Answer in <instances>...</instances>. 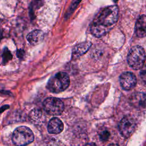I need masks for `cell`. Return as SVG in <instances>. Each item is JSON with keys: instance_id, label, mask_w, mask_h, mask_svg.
I'll use <instances>...</instances> for the list:
<instances>
[{"instance_id": "cell-1", "label": "cell", "mask_w": 146, "mask_h": 146, "mask_svg": "<svg viewBox=\"0 0 146 146\" xmlns=\"http://www.w3.org/2000/svg\"><path fill=\"white\" fill-rule=\"evenodd\" d=\"M119 17V9L115 5L102 9L94 19L91 31L93 35L100 37L109 32L116 23Z\"/></svg>"}, {"instance_id": "cell-2", "label": "cell", "mask_w": 146, "mask_h": 146, "mask_svg": "<svg viewBox=\"0 0 146 146\" xmlns=\"http://www.w3.org/2000/svg\"><path fill=\"white\" fill-rule=\"evenodd\" d=\"M69 76L64 72H59L52 76L47 84V89L54 93H59L66 90L70 85Z\"/></svg>"}, {"instance_id": "cell-3", "label": "cell", "mask_w": 146, "mask_h": 146, "mask_svg": "<svg viewBox=\"0 0 146 146\" xmlns=\"http://www.w3.org/2000/svg\"><path fill=\"white\" fill-rule=\"evenodd\" d=\"M145 53L143 47L140 46L132 47L128 52L127 62L129 66L135 70L142 68L145 64Z\"/></svg>"}, {"instance_id": "cell-4", "label": "cell", "mask_w": 146, "mask_h": 146, "mask_svg": "<svg viewBox=\"0 0 146 146\" xmlns=\"http://www.w3.org/2000/svg\"><path fill=\"white\" fill-rule=\"evenodd\" d=\"M34 139L33 131L26 126L16 128L12 135V142L15 146H25L33 142Z\"/></svg>"}, {"instance_id": "cell-5", "label": "cell", "mask_w": 146, "mask_h": 146, "mask_svg": "<svg viewBox=\"0 0 146 146\" xmlns=\"http://www.w3.org/2000/svg\"><path fill=\"white\" fill-rule=\"evenodd\" d=\"M44 110L51 115H59L64 110V104L56 98L50 97L46 99L43 103Z\"/></svg>"}, {"instance_id": "cell-6", "label": "cell", "mask_w": 146, "mask_h": 146, "mask_svg": "<svg viewBox=\"0 0 146 146\" xmlns=\"http://www.w3.org/2000/svg\"><path fill=\"white\" fill-rule=\"evenodd\" d=\"M135 119L129 116L124 117L120 121L118 128L120 134L124 137H129L134 132L136 128Z\"/></svg>"}, {"instance_id": "cell-7", "label": "cell", "mask_w": 146, "mask_h": 146, "mask_svg": "<svg viewBox=\"0 0 146 146\" xmlns=\"http://www.w3.org/2000/svg\"><path fill=\"white\" fill-rule=\"evenodd\" d=\"M119 82L122 88L126 91L132 90L136 84V78L131 72H123L119 78Z\"/></svg>"}, {"instance_id": "cell-8", "label": "cell", "mask_w": 146, "mask_h": 146, "mask_svg": "<svg viewBox=\"0 0 146 146\" xmlns=\"http://www.w3.org/2000/svg\"><path fill=\"white\" fill-rule=\"evenodd\" d=\"M92 43L89 41H84L75 46L72 51V56L75 59L84 54L90 48Z\"/></svg>"}, {"instance_id": "cell-9", "label": "cell", "mask_w": 146, "mask_h": 146, "mask_svg": "<svg viewBox=\"0 0 146 146\" xmlns=\"http://www.w3.org/2000/svg\"><path fill=\"white\" fill-rule=\"evenodd\" d=\"M63 122L58 117H52L47 126L48 132L51 134H58L63 131Z\"/></svg>"}, {"instance_id": "cell-10", "label": "cell", "mask_w": 146, "mask_h": 146, "mask_svg": "<svg viewBox=\"0 0 146 146\" xmlns=\"http://www.w3.org/2000/svg\"><path fill=\"white\" fill-rule=\"evenodd\" d=\"M146 18L144 14L140 15L137 19L135 27V33L137 36L143 38L145 36L146 28Z\"/></svg>"}, {"instance_id": "cell-11", "label": "cell", "mask_w": 146, "mask_h": 146, "mask_svg": "<svg viewBox=\"0 0 146 146\" xmlns=\"http://www.w3.org/2000/svg\"><path fill=\"white\" fill-rule=\"evenodd\" d=\"M26 38L31 45L35 46L42 42L44 39V33L40 30H34L29 33Z\"/></svg>"}, {"instance_id": "cell-12", "label": "cell", "mask_w": 146, "mask_h": 146, "mask_svg": "<svg viewBox=\"0 0 146 146\" xmlns=\"http://www.w3.org/2000/svg\"><path fill=\"white\" fill-rule=\"evenodd\" d=\"M2 58H3V63H6L9 62L12 58V54H11L10 51L8 50V48H5L3 50V54H2Z\"/></svg>"}, {"instance_id": "cell-13", "label": "cell", "mask_w": 146, "mask_h": 146, "mask_svg": "<svg viewBox=\"0 0 146 146\" xmlns=\"http://www.w3.org/2000/svg\"><path fill=\"white\" fill-rule=\"evenodd\" d=\"M110 136V133L107 131H104L101 132L100 134V138L102 140L106 141L107 140Z\"/></svg>"}, {"instance_id": "cell-14", "label": "cell", "mask_w": 146, "mask_h": 146, "mask_svg": "<svg viewBox=\"0 0 146 146\" xmlns=\"http://www.w3.org/2000/svg\"><path fill=\"white\" fill-rule=\"evenodd\" d=\"M17 55L19 58H22L25 55V51L23 50H18L17 51Z\"/></svg>"}, {"instance_id": "cell-15", "label": "cell", "mask_w": 146, "mask_h": 146, "mask_svg": "<svg viewBox=\"0 0 146 146\" xmlns=\"http://www.w3.org/2000/svg\"><path fill=\"white\" fill-rule=\"evenodd\" d=\"M9 108V106L8 105H5V106L0 107V113L5 111L6 110H7Z\"/></svg>"}, {"instance_id": "cell-16", "label": "cell", "mask_w": 146, "mask_h": 146, "mask_svg": "<svg viewBox=\"0 0 146 146\" xmlns=\"http://www.w3.org/2000/svg\"><path fill=\"white\" fill-rule=\"evenodd\" d=\"M140 75L141 76V78L143 79L144 81H145V70H143L142 71H141Z\"/></svg>"}, {"instance_id": "cell-17", "label": "cell", "mask_w": 146, "mask_h": 146, "mask_svg": "<svg viewBox=\"0 0 146 146\" xmlns=\"http://www.w3.org/2000/svg\"><path fill=\"white\" fill-rule=\"evenodd\" d=\"M84 146H97V145L95 143H90L87 144Z\"/></svg>"}, {"instance_id": "cell-18", "label": "cell", "mask_w": 146, "mask_h": 146, "mask_svg": "<svg viewBox=\"0 0 146 146\" xmlns=\"http://www.w3.org/2000/svg\"><path fill=\"white\" fill-rule=\"evenodd\" d=\"M108 146H119V145L117 144H111L109 145Z\"/></svg>"}]
</instances>
